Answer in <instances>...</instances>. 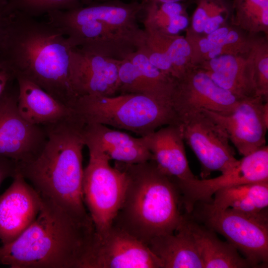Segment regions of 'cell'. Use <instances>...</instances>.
I'll use <instances>...</instances> for the list:
<instances>
[{
  "mask_svg": "<svg viewBox=\"0 0 268 268\" xmlns=\"http://www.w3.org/2000/svg\"><path fill=\"white\" fill-rule=\"evenodd\" d=\"M214 195L210 203L215 208L258 213L268 207V181L234 186L220 190Z\"/></svg>",
  "mask_w": 268,
  "mask_h": 268,
  "instance_id": "603a6c76",
  "label": "cell"
},
{
  "mask_svg": "<svg viewBox=\"0 0 268 268\" xmlns=\"http://www.w3.org/2000/svg\"><path fill=\"white\" fill-rule=\"evenodd\" d=\"M257 95L266 100L268 96V53L265 43H252L249 50Z\"/></svg>",
  "mask_w": 268,
  "mask_h": 268,
  "instance_id": "f1b7e54d",
  "label": "cell"
},
{
  "mask_svg": "<svg viewBox=\"0 0 268 268\" xmlns=\"http://www.w3.org/2000/svg\"><path fill=\"white\" fill-rule=\"evenodd\" d=\"M242 99L219 86L202 69L193 67L175 79L171 104L180 123L182 118L203 110L230 111Z\"/></svg>",
  "mask_w": 268,
  "mask_h": 268,
  "instance_id": "4fadbf2b",
  "label": "cell"
},
{
  "mask_svg": "<svg viewBox=\"0 0 268 268\" xmlns=\"http://www.w3.org/2000/svg\"><path fill=\"white\" fill-rule=\"evenodd\" d=\"M17 80L0 98V155L19 163L34 158L44 146L47 135L43 126L25 120L17 107Z\"/></svg>",
  "mask_w": 268,
  "mask_h": 268,
  "instance_id": "8fae6325",
  "label": "cell"
},
{
  "mask_svg": "<svg viewBox=\"0 0 268 268\" xmlns=\"http://www.w3.org/2000/svg\"><path fill=\"white\" fill-rule=\"evenodd\" d=\"M183 220L192 235L204 268L252 267L232 244L218 239L214 231L188 215H183Z\"/></svg>",
  "mask_w": 268,
  "mask_h": 268,
  "instance_id": "7402d4cb",
  "label": "cell"
},
{
  "mask_svg": "<svg viewBox=\"0 0 268 268\" xmlns=\"http://www.w3.org/2000/svg\"><path fill=\"white\" fill-rule=\"evenodd\" d=\"M203 110L224 128L240 154L245 156L266 145L268 100L260 97L245 98L224 113Z\"/></svg>",
  "mask_w": 268,
  "mask_h": 268,
  "instance_id": "5bb4252c",
  "label": "cell"
},
{
  "mask_svg": "<svg viewBox=\"0 0 268 268\" xmlns=\"http://www.w3.org/2000/svg\"><path fill=\"white\" fill-rule=\"evenodd\" d=\"M8 15L0 46V65L16 79L34 83L71 109L77 97L70 82V54L75 47L71 41L49 21L19 12Z\"/></svg>",
  "mask_w": 268,
  "mask_h": 268,
  "instance_id": "6da1fadb",
  "label": "cell"
},
{
  "mask_svg": "<svg viewBox=\"0 0 268 268\" xmlns=\"http://www.w3.org/2000/svg\"><path fill=\"white\" fill-rule=\"evenodd\" d=\"M142 137L152 160L175 184L196 178L189 167L180 124L163 126Z\"/></svg>",
  "mask_w": 268,
  "mask_h": 268,
  "instance_id": "ac0fdd59",
  "label": "cell"
},
{
  "mask_svg": "<svg viewBox=\"0 0 268 268\" xmlns=\"http://www.w3.org/2000/svg\"><path fill=\"white\" fill-rule=\"evenodd\" d=\"M83 268H163L147 245L114 224L94 234Z\"/></svg>",
  "mask_w": 268,
  "mask_h": 268,
  "instance_id": "30bf717a",
  "label": "cell"
},
{
  "mask_svg": "<svg viewBox=\"0 0 268 268\" xmlns=\"http://www.w3.org/2000/svg\"><path fill=\"white\" fill-rule=\"evenodd\" d=\"M84 1H87V3L89 2H103L105 1L110 0H83Z\"/></svg>",
  "mask_w": 268,
  "mask_h": 268,
  "instance_id": "836d02e7",
  "label": "cell"
},
{
  "mask_svg": "<svg viewBox=\"0 0 268 268\" xmlns=\"http://www.w3.org/2000/svg\"><path fill=\"white\" fill-rule=\"evenodd\" d=\"M122 60L75 47L70 54V76L77 98L85 96H110L118 92Z\"/></svg>",
  "mask_w": 268,
  "mask_h": 268,
  "instance_id": "9a60e30c",
  "label": "cell"
},
{
  "mask_svg": "<svg viewBox=\"0 0 268 268\" xmlns=\"http://www.w3.org/2000/svg\"><path fill=\"white\" fill-rule=\"evenodd\" d=\"M180 125L184 141L201 164L202 179L213 171L223 173L237 164L226 132L203 110L182 118Z\"/></svg>",
  "mask_w": 268,
  "mask_h": 268,
  "instance_id": "9c48e42d",
  "label": "cell"
},
{
  "mask_svg": "<svg viewBox=\"0 0 268 268\" xmlns=\"http://www.w3.org/2000/svg\"><path fill=\"white\" fill-rule=\"evenodd\" d=\"M42 198L33 222L14 240L0 247V265L12 268H83L94 226L76 220Z\"/></svg>",
  "mask_w": 268,
  "mask_h": 268,
  "instance_id": "3957f363",
  "label": "cell"
},
{
  "mask_svg": "<svg viewBox=\"0 0 268 268\" xmlns=\"http://www.w3.org/2000/svg\"><path fill=\"white\" fill-rule=\"evenodd\" d=\"M89 152V162L83 169V196L95 232L100 234L113 223L124 199L127 181L125 173L112 166L107 156Z\"/></svg>",
  "mask_w": 268,
  "mask_h": 268,
  "instance_id": "ba28073f",
  "label": "cell"
},
{
  "mask_svg": "<svg viewBox=\"0 0 268 268\" xmlns=\"http://www.w3.org/2000/svg\"><path fill=\"white\" fill-rule=\"evenodd\" d=\"M204 71L220 87L245 99L257 95L252 62L249 55L224 54L196 66Z\"/></svg>",
  "mask_w": 268,
  "mask_h": 268,
  "instance_id": "d6986e66",
  "label": "cell"
},
{
  "mask_svg": "<svg viewBox=\"0 0 268 268\" xmlns=\"http://www.w3.org/2000/svg\"><path fill=\"white\" fill-rule=\"evenodd\" d=\"M84 125L73 112L62 120L43 126L47 140L43 148L31 160L17 162V168L43 198L76 220L93 225L82 192Z\"/></svg>",
  "mask_w": 268,
  "mask_h": 268,
  "instance_id": "7a4b0ae2",
  "label": "cell"
},
{
  "mask_svg": "<svg viewBox=\"0 0 268 268\" xmlns=\"http://www.w3.org/2000/svg\"><path fill=\"white\" fill-rule=\"evenodd\" d=\"M82 0H7L5 12H19L36 17L56 10H67L83 5Z\"/></svg>",
  "mask_w": 268,
  "mask_h": 268,
  "instance_id": "83f0119b",
  "label": "cell"
},
{
  "mask_svg": "<svg viewBox=\"0 0 268 268\" xmlns=\"http://www.w3.org/2000/svg\"><path fill=\"white\" fill-rule=\"evenodd\" d=\"M17 169V162L0 155V185L8 177H13Z\"/></svg>",
  "mask_w": 268,
  "mask_h": 268,
  "instance_id": "f546056e",
  "label": "cell"
},
{
  "mask_svg": "<svg viewBox=\"0 0 268 268\" xmlns=\"http://www.w3.org/2000/svg\"><path fill=\"white\" fill-rule=\"evenodd\" d=\"M126 177L121 206L113 224L146 245L153 238L173 233L183 219L174 182L152 160L137 164L115 162Z\"/></svg>",
  "mask_w": 268,
  "mask_h": 268,
  "instance_id": "5b68a950",
  "label": "cell"
},
{
  "mask_svg": "<svg viewBox=\"0 0 268 268\" xmlns=\"http://www.w3.org/2000/svg\"><path fill=\"white\" fill-rule=\"evenodd\" d=\"M118 78L117 93L143 95L171 102L172 95L154 84L128 59L121 61Z\"/></svg>",
  "mask_w": 268,
  "mask_h": 268,
  "instance_id": "d4e9b609",
  "label": "cell"
},
{
  "mask_svg": "<svg viewBox=\"0 0 268 268\" xmlns=\"http://www.w3.org/2000/svg\"><path fill=\"white\" fill-rule=\"evenodd\" d=\"M16 80L19 89L18 109L29 123L43 126L59 122L72 114L71 108L37 84L22 78Z\"/></svg>",
  "mask_w": 268,
  "mask_h": 268,
  "instance_id": "ffe728a7",
  "label": "cell"
},
{
  "mask_svg": "<svg viewBox=\"0 0 268 268\" xmlns=\"http://www.w3.org/2000/svg\"><path fill=\"white\" fill-rule=\"evenodd\" d=\"M7 0H0V46L5 35L9 15L4 11Z\"/></svg>",
  "mask_w": 268,
  "mask_h": 268,
  "instance_id": "1f68e13d",
  "label": "cell"
},
{
  "mask_svg": "<svg viewBox=\"0 0 268 268\" xmlns=\"http://www.w3.org/2000/svg\"><path fill=\"white\" fill-rule=\"evenodd\" d=\"M145 0L144 25L170 35H178L188 26L186 9L180 2L157 3L153 0Z\"/></svg>",
  "mask_w": 268,
  "mask_h": 268,
  "instance_id": "cb8c5ba5",
  "label": "cell"
},
{
  "mask_svg": "<svg viewBox=\"0 0 268 268\" xmlns=\"http://www.w3.org/2000/svg\"><path fill=\"white\" fill-rule=\"evenodd\" d=\"M157 3L163 2H180L183 0H153Z\"/></svg>",
  "mask_w": 268,
  "mask_h": 268,
  "instance_id": "d6a6232c",
  "label": "cell"
},
{
  "mask_svg": "<svg viewBox=\"0 0 268 268\" xmlns=\"http://www.w3.org/2000/svg\"><path fill=\"white\" fill-rule=\"evenodd\" d=\"M216 178H195L176 183L181 204L190 213L199 202H209L218 191L234 186L268 181V147L265 145L243 156L231 169Z\"/></svg>",
  "mask_w": 268,
  "mask_h": 268,
  "instance_id": "7c38bea8",
  "label": "cell"
},
{
  "mask_svg": "<svg viewBox=\"0 0 268 268\" xmlns=\"http://www.w3.org/2000/svg\"><path fill=\"white\" fill-rule=\"evenodd\" d=\"M10 186L0 196V240L2 245L16 239L33 222L42 203L40 194L18 171Z\"/></svg>",
  "mask_w": 268,
  "mask_h": 268,
  "instance_id": "2e32d148",
  "label": "cell"
},
{
  "mask_svg": "<svg viewBox=\"0 0 268 268\" xmlns=\"http://www.w3.org/2000/svg\"><path fill=\"white\" fill-rule=\"evenodd\" d=\"M192 18L196 33L209 34L220 26L233 12V1L229 0H196Z\"/></svg>",
  "mask_w": 268,
  "mask_h": 268,
  "instance_id": "484cf974",
  "label": "cell"
},
{
  "mask_svg": "<svg viewBox=\"0 0 268 268\" xmlns=\"http://www.w3.org/2000/svg\"><path fill=\"white\" fill-rule=\"evenodd\" d=\"M147 245L161 261L163 268H204L183 217L174 233L155 237Z\"/></svg>",
  "mask_w": 268,
  "mask_h": 268,
  "instance_id": "44dd1931",
  "label": "cell"
},
{
  "mask_svg": "<svg viewBox=\"0 0 268 268\" xmlns=\"http://www.w3.org/2000/svg\"><path fill=\"white\" fill-rule=\"evenodd\" d=\"M72 110L84 124L112 126L140 136L180 124L170 101L140 94L79 97Z\"/></svg>",
  "mask_w": 268,
  "mask_h": 268,
  "instance_id": "8992f818",
  "label": "cell"
},
{
  "mask_svg": "<svg viewBox=\"0 0 268 268\" xmlns=\"http://www.w3.org/2000/svg\"><path fill=\"white\" fill-rule=\"evenodd\" d=\"M192 212L194 219L223 236L252 267L267 266V210L256 214L246 213L230 208L218 209L209 201L197 203Z\"/></svg>",
  "mask_w": 268,
  "mask_h": 268,
  "instance_id": "52a82bcc",
  "label": "cell"
},
{
  "mask_svg": "<svg viewBox=\"0 0 268 268\" xmlns=\"http://www.w3.org/2000/svg\"><path fill=\"white\" fill-rule=\"evenodd\" d=\"M145 4V0H110L51 11L47 15L74 47L123 60L145 46V33L137 21Z\"/></svg>",
  "mask_w": 268,
  "mask_h": 268,
  "instance_id": "277c9868",
  "label": "cell"
},
{
  "mask_svg": "<svg viewBox=\"0 0 268 268\" xmlns=\"http://www.w3.org/2000/svg\"><path fill=\"white\" fill-rule=\"evenodd\" d=\"M15 80L12 72L6 67L0 65V98L8 86Z\"/></svg>",
  "mask_w": 268,
  "mask_h": 268,
  "instance_id": "4dcf8cb0",
  "label": "cell"
},
{
  "mask_svg": "<svg viewBox=\"0 0 268 268\" xmlns=\"http://www.w3.org/2000/svg\"><path fill=\"white\" fill-rule=\"evenodd\" d=\"M234 21L243 29L251 32L268 29V0H234Z\"/></svg>",
  "mask_w": 268,
  "mask_h": 268,
  "instance_id": "4316f807",
  "label": "cell"
},
{
  "mask_svg": "<svg viewBox=\"0 0 268 268\" xmlns=\"http://www.w3.org/2000/svg\"><path fill=\"white\" fill-rule=\"evenodd\" d=\"M82 136L89 151L100 152L115 162L137 164L152 159L142 136L126 133L100 124H84Z\"/></svg>",
  "mask_w": 268,
  "mask_h": 268,
  "instance_id": "e0dca14e",
  "label": "cell"
}]
</instances>
